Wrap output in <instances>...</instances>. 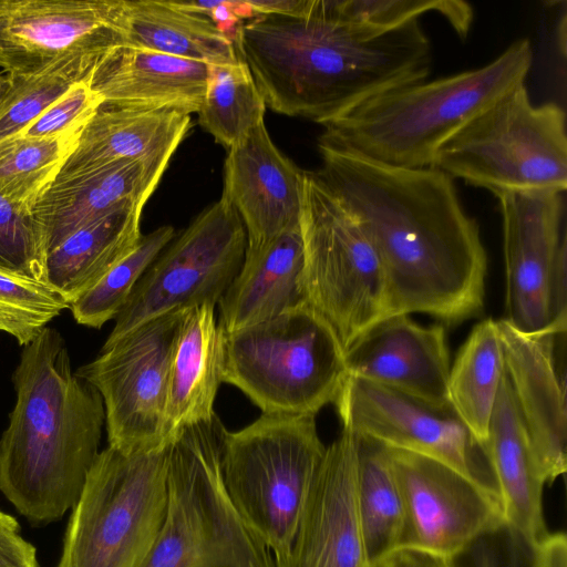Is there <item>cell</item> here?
Listing matches in <instances>:
<instances>
[{
  "mask_svg": "<svg viewBox=\"0 0 567 567\" xmlns=\"http://www.w3.org/2000/svg\"><path fill=\"white\" fill-rule=\"evenodd\" d=\"M255 17L261 14H300L309 0H249Z\"/></svg>",
  "mask_w": 567,
  "mask_h": 567,
  "instance_id": "ee69618b",
  "label": "cell"
},
{
  "mask_svg": "<svg viewBox=\"0 0 567 567\" xmlns=\"http://www.w3.org/2000/svg\"><path fill=\"white\" fill-rule=\"evenodd\" d=\"M485 447L497 481L505 522L537 546L549 535L543 509L546 482L505 371Z\"/></svg>",
  "mask_w": 567,
  "mask_h": 567,
  "instance_id": "cb8c5ba5",
  "label": "cell"
},
{
  "mask_svg": "<svg viewBox=\"0 0 567 567\" xmlns=\"http://www.w3.org/2000/svg\"><path fill=\"white\" fill-rule=\"evenodd\" d=\"M224 337L223 382L262 414L316 416L334 403L348 377L337 333L305 301Z\"/></svg>",
  "mask_w": 567,
  "mask_h": 567,
  "instance_id": "8992f818",
  "label": "cell"
},
{
  "mask_svg": "<svg viewBox=\"0 0 567 567\" xmlns=\"http://www.w3.org/2000/svg\"><path fill=\"white\" fill-rule=\"evenodd\" d=\"M247 235L235 208L220 198L174 237L143 274L107 339L166 312L215 307L244 262Z\"/></svg>",
  "mask_w": 567,
  "mask_h": 567,
  "instance_id": "7c38bea8",
  "label": "cell"
},
{
  "mask_svg": "<svg viewBox=\"0 0 567 567\" xmlns=\"http://www.w3.org/2000/svg\"><path fill=\"white\" fill-rule=\"evenodd\" d=\"M506 317L528 334L566 332L567 239L561 193L502 192Z\"/></svg>",
  "mask_w": 567,
  "mask_h": 567,
  "instance_id": "4fadbf2b",
  "label": "cell"
},
{
  "mask_svg": "<svg viewBox=\"0 0 567 567\" xmlns=\"http://www.w3.org/2000/svg\"><path fill=\"white\" fill-rule=\"evenodd\" d=\"M373 567H450L449 560L429 553L399 548Z\"/></svg>",
  "mask_w": 567,
  "mask_h": 567,
  "instance_id": "b9f144b4",
  "label": "cell"
},
{
  "mask_svg": "<svg viewBox=\"0 0 567 567\" xmlns=\"http://www.w3.org/2000/svg\"><path fill=\"white\" fill-rule=\"evenodd\" d=\"M447 560L450 567H536V546L503 520Z\"/></svg>",
  "mask_w": 567,
  "mask_h": 567,
  "instance_id": "74e56055",
  "label": "cell"
},
{
  "mask_svg": "<svg viewBox=\"0 0 567 567\" xmlns=\"http://www.w3.org/2000/svg\"><path fill=\"white\" fill-rule=\"evenodd\" d=\"M303 172L272 142L265 122L228 150L225 198L240 216L247 248L300 228Z\"/></svg>",
  "mask_w": 567,
  "mask_h": 567,
  "instance_id": "d6986e66",
  "label": "cell"
},
{
  "mask_svg": "<svg viewBox=\"0 0 567 567\" xmlns=\"http://www.w3.org/2000/svg\"><path fill=\"white\" fill-rule=\"evenodd\" d=\"M174 237L175 230L169 225L142 235L130 254L71 302L75 321L97 329L115 319L143 274Z\"/></svg>",
  "mask_w": 567,
  "mask_h": 567,
  "instance_id": "d6a6232c",
  "label": "cell"
},
{
  "mask_svg": "<svg viewBox=\"0 0 567 567\" xmlns=\"http://www.w3.org/2000/svg\"><path fill=\"white\" fill-rule=\"evenodd\" d=\"M225 432L214 413L171 441L165 518L142 567H276L225 487Z\"/></svg>",
  "mask_w": 567,
  "mask_h": 567,
  "instance_id": "5b68a950",
  "label": "cell"
},
{
  "mask_svg": "<svg viewBox=\"0 0 567 567\" xmlns=\"http://www.w3.org/2000/svg\"><path fill=\"white\" fill-rule=\"evenodd\" d=\"M303 265L300 228L247 248L238 275L218 301L223 333L272 319L302 302L299 279Z\"/></svg>",
  "mask_w": 567,
  "mask_h": 567,
  "instance_id": "d4e9b609",
  "label": "cell"
},
{
  "mask_svg": "<svg viewBox=\"0 0 567 567\" xmlns=\"http://www.w3.org/2000/svg\"><path fill=\"white\" fill-rule=\"evenodd\" d=\"M173 1L182 9L207 16L233 43L244 20L255 18L248 1Z\"/></svg>",
  "mask_w": 567,
  "mask_h": 567,
  "instance_id": "ab89813d",
  "label": "cell"
},
{
  "mask_svg": "<svg viewBox=\"0 0 567 567\" xmlns=\"http://www.w3.org/2000/svg\"><path fill=\"white\" fill-rule=\"evenodd\" d=\"M207 76L204 62L123 44L99 61L86 82L110 105L190 115L202 106Z\"/></svg>",
  "mask_w": 567,
  "mask_h": 567,
  "instance_id": "44dd1931",
  "label": "cell"
},
{
  "mask_svg": "<svg viewBox=\"0 0 567 567\" xmlns=\"http://www.w3.org/2000/svg\"><path fill=\"white\" fill-rule=\"evenodd\" d=\"M11 87V78L9 74H0V107Z\"/></svg>",
  "mask_w": 567,
  "mask_h": 567,
  "instance_id": "f6af8a7d",
  "label": "cell"
},
{
  "mask_svg": "<svg viewBox=\"0 0 567 567\" xmlns=\"http://www.w3.org/2000/svg\"><path fill=\"white\" fill-rule=\"evenodd\" d=\"M20 530L17 519L0 511V567H39L35 547Z\"/></svg>",
  "mask_w": 567,
  "mask_h": 567,
  "instance_id": "60d3db41",
  "label": "cell"
},
{
  "mask_svg": "<svg viewBox=\"0 0 567 567\" xmlns=\"http://www.w3.org/2000/svg\"><path fill=\"white\" fill-rule=\"evenodd\" d=\"M265 101L243 60L208 64L198 124L217 143L229 150L265 122Z\"/></svg>",
  "mask_w": 567,
  "mask_h": 567,
  "instance_id": "4dcf8cb0",
  "label": "cell"
},
{
  "mask_svg": "<svg viewBox=\"0 0 567 567\" xmlns=\"http://www.w3.org/2000/svg\"><path fill=\"white\" fill-rule=\"evenodd\" d=\"M80 132L54 138L17 135L1 141L0 196L19 209L31 213L59 175L76 145Z\"/></svg>",
  "mask_w": 567,
  "mask_h": 567,
  "instance_id": "1f68e13d",
  "label": "cell"
},
{
  "mask_svg": "<svg viewBox=\"0 0 567 567\" xmlns=\"http://www.w3.org/2000/svg\"><path fill=\"white\" fill-rule=\"evenodd\" d=\"M446 341L442 326H422L409 315L388 316L346 350L348 375L450 404Z\"/></svg>",
  "mask_w": 567,
  "mask_h": 567,
  "instance_id": "ffe728a7",
  "label": "cell"
},
{
  "mask_svg": "<svg viewBox=\"0 0 567 567\" xmlns=\"http://www.w3.org/2000/svg\"><path fill=\"white\" fill-rule=\"evenodd\" d=\"M504 371L546 484L567 468L566 382L557 346L566 332L528 334L497 320Z\"/></svg>",
  "mask_w": 567,
  "mask_h": 567,
  "instance_id": "ac0fdd59",
  "label": "cell"
},
{
  "mask_svg": "<svg viewBox=\"0 0 567 567\" xmlns=\"http://www.w3.org/2000/svg\"><path fill=\"white\" fill-rule=\"evenodd\" d=\"M434 167L491 190L567 187L566 114L554 102L534 105L520 84L474 117L439 151Z\"/></svg>",
  "mask_w": 567,
  "mask_h": 567,
  "instance_id": "9c48e42d",
  "label": "cell"
},
{
  "mask_svg": "<svg viewBox=\"0 0 567 567\" xmlns=\"http://www.w3.org/2000/svg\"><path fill=\"white\" fill-rule=\"evenodd\" d=\"M354 434L357 515L367 560L373 567L399 548L403 504L385 445Z\"/></svg>",
  "mask_w": 567,
  "mask_h": 567,
  "instance_id": "f1b7e54d",
  "label": "cell"
},
{
  "mask_svg": "<svg viewBox=\"0 0 567 567\" xmlns=\"http://www.w3.org/2000/svg\"><path fill=\"white\" fill-rule=\"evenodd\" d=\"M274 112L321 125L389 90L424 81L431 45L417 20L380 30L342 21L330 0L300 14H261L234 40Z\"/></svg>",
  "mask_w": 567,
  "mask_h": 567,
  "instance_id": "7a4b0ae2",
  "label": "cell"
},
{
  "mask_svg": "<svg viewBox=\"0 0 567 567\" xmlns=\"http://www.w3.org/2000/svg\"><path fill=\"white\" fill-rule=\"evenodd\" d=\"M300 233L302 300L328 321L347 350L390 316L380 258L358 219L315 172H303Z\"/></svg>",
  "mask_w": 567,
  "mask_h": 567,
  "instance_id": "30bf717a",
  "label": "cell"
},
{
  "mask_svg": "<svg viewBox=\"0 0 567 567\" xmlns=\"http://www.w3.org/2000/svg\"><path fill=\"white\" fill-rule=\"evenodd\" d=\"M123 44V0H0V66L9 74H43Z\"/></svg>",
  "mask_w": 567,
  "mask_h": 567,
  "instance_id": "2e32d148",
  "label": "cell"
},
{
  "mask_svg": "<svg viewBox=\"0 0 567 567\" xmlns=\"http://www.w3.org/2000/svg\"><path fill=\"white\" fill-rule=\"evenodd\" d=\"M536 567H567V538L564 533L549 534L536 546Z\"/></svg>",
  "mask_w": 567,
  "mask_h": 567,
  "instance_id": "7bdbcfd3",
  "label": "cell"
},
{
  "mask_svg": "<svg viewBox=\"0 0 567 567\" xmlns=\"http://www.w3.org/2000/svg\"><path fill=\"white\" fill-rule=\"evenodd\" d=\"M385 447L403 504L399 548L449 559L505 520L501 504L458 471Z\"/></svg>",
  "mask_w": 567,
  "mask_h": 567,
  "instance_id": "9a60e30c",
  "label": "cell"
},
{
  "mask_svg": "<svg viewBox=\"0 0 567 567\" xmlns=\"http://www.w3.org/2000/svg\"><path fill=\"white\" fill-rule=\"evenodd\" d=\"M333 404L342 426L385 446L442 462L501 504L485 444L450 404L434 403L352 375L347 377Z\"/></svg>",
  "mask_w": 567,
  "mask_h": 567,
  "instance_id": "5bb4252c",
  "label": "cell"
},
{
  "mask_svg": "<svg viewBox=\"0 0 567 567\" xmlns=\"http://www.w3.org/2000/svg\"><path fill=\"white\" fill-rule=\"evenodd\" d=\"M123 34L127 45L206 64L239 60L233 41L207 16L173 0H123Z\"/></svg>",
  "mask_w": 567,
  "mask_h": 567,
  "instance_id": "83f0119b",
  "label": "cell"
},
{
  "mask_svg": "<svg viewBox=\"0 0 567 567\" xmlns=\"http://www.w3.org/2000/svg\"><path fill=\"white\" fill-rule=\"evenodd\" d=\"M319 152L316 176L378 252L390 316L420 312L451 323L480 313L487 258L453 178L434 166L402 168L332 148Z\"/></svg>",
  "mask_w": 567,
  "mask_h": 567,
  "instance_id": "6da1fadb",
  "label": "cell"
},
{
  "mask_svg": "<svg viewBox=\"0 0 567 567\" xmlns=\"http://www.w3.org/2000/svg\"><path fill=\"white\" fill-rule=\"evenodd\" d=\"M185 311L166 312L106 339L96 358L75 371L103 399L109 446L132 453L171 443L168 377Z\"/></svg>",
  "mask_w": 567,
  "mask_h": 567,
  "instance_id": "8fae6325",
  "label": "cell"
},
{
  "mask_svg": "<svg viewBox=\"0 0 567 567\" xmlns=\"http://www.w3.org/2000/svg\"><path fill=\"white\" fill-rule=\"evenodd\" d=\"M44 237L30 212L0 196V269L44 280Z\"/></svg>",
  "mask_w": 567,
  "mask_h": 567,
  "instance_id": "8d00e7d4",
  "label": "cell"
},
{
  "mask_svg": "<svg viewBox=\"0 0 567 567\" xmlns=\"http://www.w3.org/2000/svg\"><path fill=\"white\" fill-rule=\"evenodd\" d=\"M166 168L121 161L56 176L31 209L44 237L47 254L79 228L130 205L144 206Z\"/></svg>",
  "mask_w": 567,
  "mask_h": 567,
  "instance_id": "7402d4cb",
  "label": "cell"
},
{
  "mask_svg": "<svg viewBox=\"0 0 567 567\" xmlns=\"http://www.w3.org/2000/svg\"><path fill=\"white\" fill-rule=\"evenodd\" d=\"M331 11L338 19L390 30L401 27L429 11L442 14L457 34L466 37L473 18L471 6L449 0H330Z\"/></svg>",
  "mask_w": 567,
  "mask_h": 567,
  "instance_id": "d590c367",
  "label": "cell"
},
{
  "mask_svg": "<svg viewBox=\"0 0 567 567\" xmlns=\"http://www.w3.org/2000/svg\"><path fill=\"white\" fill-rule=\"evenodd\" d=\"M169 445L99 453L72 508L56 567H142L165 518Z\"/></svg>",
  "mask_w": 567,
  "mask_h": 567,
  "instance_id": "ba28073f",
  "label": "cell"
},
{
  "mask_svg": "<svg viewBox=\"0 0 567 567\" xmlns=\"http://www.w3.org/2000/svg\"><path fill=\"white\" fill-rule=\"evenodd\" d=\"M504 375V352L497 320L477 323L451 364L449 403L485 444L488 425Z\"/></svg>",
  "mask_w": 567,
  "mask_h": 567,
  "instance_id": "f546056e",
  "label": "cell"
},
{
  "mask_svg": "<svg viewBox=\"0 0 567 567\" xmlns=\"http://www.w3.org/2000/svg\"><path fill=\"white\" fill-rule=\"evenodd\" d=\"M70 305L47 281L0 269V331L20 346L32 342Z\"/></svg>",
  "mask_w": 567,
  "mask_h": 567,
  "instance_id": "e575fe53",
  "label": "cell"
},
{
  "mask_svg": "<svg viewBox=\"0 0 567 567\" xmlns=\"http://www.w3.org/2000/svg\"><path fill=\"white\" fill-rule=\"evenodd\" d=\"M101 59H69L39 75L8 73L11 87L0 107V142L22 133L75 84L87 81Z\"/></svg>",
  "mask_w": 567,
  "mask_h": 567,
  "instance_id": "836d02e7",
  "label": "cell"
},
{
  "mask_svg": "<svg viewBox=\"0 0 567 567\" xmlns=\"http://www.w3.org/2000/svg\"><path fill=\"white\" fill-rule=\"evenodd\" d=\"M533 63L518 39L488 64L380 93L323 124L318 146L402 168L434 166L440 148L498 99L524 84Z\"/></svg>",
  "mask_w": 567,
  "mask_h": 567,
  "instance_id": "277c9868",
  "label": "cell"
},
{
  "mask_svg": "<svg viewBox=\"0 0 567 567\" xmlns=\"http://www.w3.org/2000/svg\"><path fill=\"white\" fill-rule=\"evenodd\" d=\"M224 333L215 307L186 309L173 350L166 405L169 441L183 427L207 420L223 382Z\"/></svg>",
  "mask_w": 567,
  "mask_h": 567,
  "instance_id": "484cf974",
  "label": "cell"
},
{
  "mask_svg": "<svg viewBox=\"0 0 567 567\" xmlns=\"http://www.w3.org/2000/svg\"><path fill=\"white\" fill-rule=\"evenodd\" d=\"M324 452L316 416L261 414L239 431L224 434L225 487L275 561L293 543Z\"/></svg>",
  "mask_w": 567,
  "mask_h": 567,
  "instance_id": "52a82bcc",
  "label": "cell"
},
{
  "mask_svg": "<svg viewBox=\"0 0 567 567\" xmlns=\"http://www.w3.org/2000/svg\"><path fill=\"white\" fill-rule=\"evenodd\" d=\"M17 394L0 437V492L32 525L78 503L99 455L105 410L100 392L72 372L64 339L47 327L23 347Z\"/></svg>",
  "mask_w": 567,
  "mask_h": 567,
  "instance_id": "3957f363",
  "label": "cell"
},
{
  "mask_svg": "<svg viewBox=\"0 0 567 567\" xmlns=\"http://www.w3.org/2000/svg\"><path fill=\"white\" fill-rule=\"evenodd\" d=\"M190 125V116L178 111L127 109L102 102L80 132L58 176L121 161L166 168Z\"/></svg>",
  "mask_w": 567,
  "mask_h": 567,
  "instance_id": "603a6c76",
  "label": "cell"
},
{
  "mask_svg": "<svg viewBox=\"0 0 567 567\" xmlns=\"http://www.w3.org/2000/svg\"><path fill=\"white\" fill-rule=\"evenodd\" d=\"M102 102L86 81L80 82L19 135L31 138H54L80 132Z\"/></svg>",
  "mask_w": 567,
  "mask_h": 567,
  "instance_id": "f35d334b",
  "label": "cell"
},
{
  "mask_svg": "<svg viewBox=\"0 0 567 567\" xmlns=\"http://www.w3.org/2000/svg\"><path fill=\"white\" fill-rule=\"evenodd\" d=\"M355 434L326 446L293 543L276 567H370L355 506Z\"/></svg>",
  "mask_w": 567,
  "mask_h": 567,
  "instance_id": "e0dca14e",
  "label": "cell"
},
{
  "mask_svg": "<svg viewBox=\"0 0 567 567\" xmlns=\"http://www.w3.org/2000/svg\"><path fill=\"white\" fill-rule=\"evenodd\" d=\"M143 207L120 208L69 235L47 254L44 280L71 303L136 246Z\"/></svg>",
  "mask_w": 567,
  "mask_h": 567,
  "instance_id": "4316f807",
  "label": "cell"
}]
</instances>
